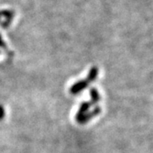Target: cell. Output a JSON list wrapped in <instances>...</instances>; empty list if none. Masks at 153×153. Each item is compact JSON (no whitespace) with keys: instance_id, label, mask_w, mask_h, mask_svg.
I'll return each mask as SVG.
<instances>
[{"instance_id":"cell-7","label":"cell","mask_w":153,"mask_h":153,"mask_svg":"<svg viewBox=\"0 0 153 153\" xmlns=\"http://www.w3.org/2000/svg\"><path fill=\"white\" fill-rule=\"evenodd\" d=\"M0 48H2V49H7V45H6V44L4 43V41L3 40L1 34H0Z\"/></svg>"},{"instance_id":"cell-2","label":"cell","mask_w":153,"mask_h":153,"mask_svg":"<svg viewBox=\"0 0 153 153\" xmlns=\"http://www.w3.org/2000/svg\"><path fill=\"white\" fill-rule=\"evenodd\" d=\"M88 82L85 80H80V81H77L76 82H75L69 89V92L71 94H77L81 93L82 90H84L88 86Z\"/></svg>"},{"instance_id":"cell-1","label":"cell","mask_w":153,"mask_h":153,"mask_svg":"<svg viewBox=\"0 0 153 153\" xmlns=\"http://www.w3.org/2000/svg\"><path fill=\"white\" fill-rule=\"evenodd\" d=\"M101 112V107L100 106H95L91 111H88L87 113L82 115L79 117H76V121L79 124H86L88 121H90L94 117L98 116Z\"/></svg>"},{"instance_id":"cell-3","label":"cell","mask_w":153,"mask_h":153,"mask_svg":"<svg viewBox=\"0 0 153 153\" xmlns=\"http://www.w3.org/2000/svg\"><path fill=\"white\" fill-rule=\"evenodd\" d=\"M91 105H92L90 103V101H83L82 104L80 105V106H79V109H78L77 112L76 113L75 118L76 117H79L84 115L85 113H87L88 111V110H89V108L91 107Z\"/></svg>"},{"instance_id":"cell-4","label":"cell","mask_w":153,"mask_h":153,"mask_svg":"<svg viewBox=\"0 0 153 153\" xmlns=\"http://www.w3.org/2000/svg\"><path fill=\"white\" fill-rule=\"evenodd\" d=\"M98 74H99L98 67H97V66H92V67L90 68L89 71H88V73L86 81H87L88 83L94 82V81L97 78Z\"/></svg>"},{"instance_id":"cell-5","label":"cell","mask_w":153,"mask_h":153,"mask_svg":"<svg viewBox=\"0 0 153 153\" xmlns=\"http://www.w3.org/2000/svg\"><path fill=\"white\" fill-rule=\"evenodd\" d=\"M89 93H90V97H91V100H90L91 105H94L97 104L101 99L98 90L95 88H91L90 90H89Z\"/></svg>"},{"instance_id":"cell-6","label":"cell","mask_w":153,"mask_h":153,"mask_svg":"<svg viewBox=\"0 0 153 153\" xmlns=\"http://www.w3.org/2000/svg\"><path fill=\"white\" fill-rule=\"evenodd\" d=\"M4 117H5V110L2 105H0V120H3Z\"/></svg>"},{"instance_id":"cell-8","label":"cell","mask_w":153,"mask_h":153,"mask_svg":"<svg viewBox=\"0 0 153 153\" xmlns=\"http://www.w3.org/2000/svg\"><path fill=\"white\" fill-rule=\"evenodd\" d=\"M0 17H1V12H0Z\"/></svg>"}]
</instances>
